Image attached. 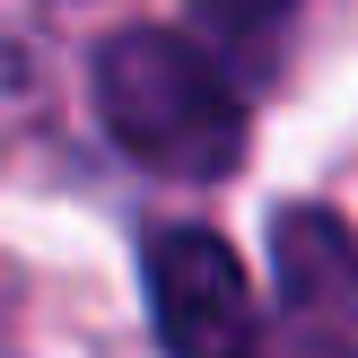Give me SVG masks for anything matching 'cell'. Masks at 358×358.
I'll return each mask as SVG.
<instances>
[{
	"label": "cell",
	"instance_id": "obj_2",
	"mask_svg": "<svg viewBox=\"0 0 358 358\" xmlns=\"http://www.w3.org/2000/svg\"><path fill=\"white\" fill-rule=\"evenodd\" d=\"M140 271H149V315H157L166 358H254L262 350L254 280L219 227H157Z\"/></svg>",
	"mask_w": 358,
	"mask_h": 358
},
{
	"label": "cell",
	"instance_id": "obj_1",
	"mask_svg": "<svg viewBox=\"0 0 358 358\" xmlns=\"http://www.w3.org/2000/svg\"><path fill=\"white\" fill-rule=\"evenodd\" d=\"M96 114L140 166L184 175V184H219L245 157V96L192 35L175 27H122L96 52Z\"/></svg>",
	"mask_w": 358,
	"mask_h": 358
},
{
	"label": "cell",
	"instance_id": "obj_4",
	"mask_svg": "<svg viewBox=\"0 0 358 358\" xmlns=\"http://www.w3.org/2000/svg\"><path fill=\"white\" fill-rule=\"evenodd\" d=\"M289 9L297 0H192V17H201L210 35H271Z\"/></svg>",
	"mask_w": 358,
	"mask_h": 358
},
{
	"label": "cell",
	"instance_id": "obj_3",
	"mask_svg": "<svg viewBox=\"0 0 358 358\" xmlns=\"http://www.w3.org/2000/svg\"><path fill=\"white\" fill-rule=\"evenodd\" d=\"M280 289H289V358H358V245L332 210H280Z\"/></svg>",
	"mask_w": 358,
	"mask_h": 358
}]
</instances>
